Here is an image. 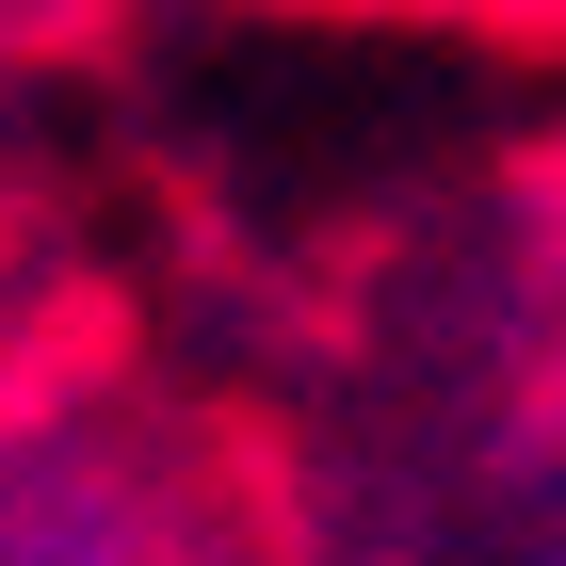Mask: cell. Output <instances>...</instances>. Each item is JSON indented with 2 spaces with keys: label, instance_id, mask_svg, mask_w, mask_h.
<instances>
[]
</instances>
